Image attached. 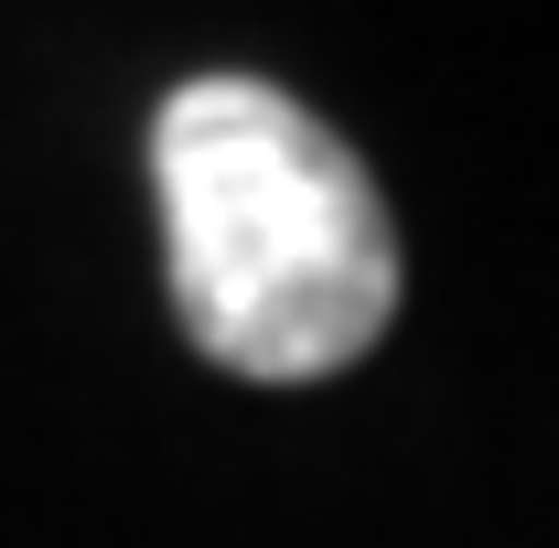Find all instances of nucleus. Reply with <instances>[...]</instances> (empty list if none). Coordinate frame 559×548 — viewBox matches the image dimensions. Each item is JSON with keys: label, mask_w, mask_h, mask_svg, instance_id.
Masks as SVG:
<instances>
[{"label": "nucleus", "mask_w": 559, "mask_h": 548, "mask_svg": "<svg viewBox=\"0 0 559 548\" xmlns=\"http://www.w3.org/2000/svg\"><path fill=\"white\" fill-rule=\"evenodd\" d=\"M173 301L237 377H334L399 312V237L345 140L259 75H205L151 130Z\"/></svg>", "instance_id": "f257e3e1"}]
</instances>
